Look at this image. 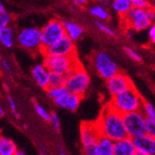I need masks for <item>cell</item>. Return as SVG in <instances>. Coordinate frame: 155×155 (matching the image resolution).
Wrapping results in <instances>:
<instances>
[{"mask_svg": "<svg viewBox=\"0 0 155 155\" xmlns=\"http://www.w3.org/2000/svg\"><path fill=\"white\" fill-rule=\"evenodd\" d=\"M106 87L111 97H114L133 87L134 84L127 75L120 72L114 77L106 81Z\"/></svg>", "mask_w": 155, "mask_h": 155, "instance_id": "cell-11", "label": "cell"}, {"mask_svg": "<svg viewBox=\"0 0 155 155\" xmlns=\"http://www.w3.org/2000/svg\"><path fill=\"white\" fill-rule=\"evenodd\" d=\"M17 151V146L12 139L6 137H0V155H15Z\"/></svg>", "mask_w": 155, "mask_h": 155, "instance_id": "cell-19", "label": "cell"}, {"mask_svg": "<svg viewBox=\"0 0 155 155\" xmlns=\"http://www.w3.org/2000/svg\"><path fill=\"white\" fill-rule=\"evenodd\" d=\"M101 133L96 122H84L80 126V141L82 147H88L97 143Z\"/></svg>", "mask_w": 155, "mask_h": 155, "instance_id": "cell-12", "label": "cell"}, {"mask_svg": "<svg viewBox=\"0 0 155 155\" xmlns=\"http://www.w3.org/2000/svg\"><path fill=\"white\" fill-rule=\"evenodd\" d=\"M43 56H77L74 41L67 35L61 38L57 43L41 51Z\"/></svg>", "mask_w": 155, "mask_h": 155, "instance_id": "cell-10", "label": "cell"}, {"mask_svg": "<svg viewBox=\"0 0 155 155\" xmlns=\"http://www.w3.org/2000/svg\"><path fill=\"white\" fill-rule=\"evenodd\" d=\"M144 101H145L140 96L139 92L135 87H133L128 90L111 97L109 104L124 115L130 112L141 110Z\"/></svg>", "mask_w": 155, "mask_h": 155, "instance_id": "cell-2", "label": "cell"}, {"mask_svg": "<svg viewBox=\"0 0 155 155\" xmlns=\"http://www.w3.org/2000/svg\"><path fill=\"white\" fill-rule=\"evenodd\" d=\"M82 154L83 155H101L100 148L97 143L95 145H91L88 147H82Z\"/></svg>", "mask_w": 155, "mask_h": 155, "instance_id": "cell-28", "label": "cell"}, {"mask_svg": "<svg viewBox=\"0 0 155 155\" xmlns=\"http://www.w3.org/2000/svg\"><path fill=\"white\" fill-rule=\"evenodd\" d=\"M8 106H9V108H10V110H11V112L12 114L15 115V117L17 118V119H19L20 118V114L18 112V110H17V105H16V101H15V100L11 97V96H8Z\"/></svg>", "mask_w": 155, "mask_h": 155, "instance_id": "cell-34", "label": "cell"}, {"mask_svg": "<svg viewBox=\"0 0 155 155\" xmlns=\"http://www.w3.org/2000/svg\"><path fill=\"white\" fill-rule=\"evenodd\" d=\"M18 44L29 51L42 50V30L37 27H26L16 36Z\"/></svg>", "mask_w": 155, "mask_h": 155, "instance_id": "cell-8", "label": "cell"}, {"mask_svg": "<svg viewBox=\"0 0 155 155\" xmlns=\"http://www.w3.org/2000/svg\"><path fill=\"white\" fill-rule=\"evenodd\" d=\"M137 151L134 140L129 137L114 141V155H136Z\"/></svg>", "mask_w": 155, "mask_h": 155, "instance_id": "cell-16", "label": "cell"}, {"mask_svg": "<svg viewBox=\"0 0 155 155\" xmlns=\"http://www.w3.org/2000/svg\"><path fill=\"white\" fill-rule=\"evenodd\" d=\"M132 6L133 8L142 9H148L150 7H151L148 0H132Z\"/></svg>", "mask_w": 155, "mask_h": 155, "instance_id": "cell-33", "label": "cell"}, {"mask_svg": "<svg viewBox=\"0 0 155 155\" xmlns=\"http://www.w3.org/2000/svg\"><path fill=\"white\" fill-rule=\"evenodd\" d=\"M66 83V76L56 74V73H51L50 74V78H49V87H63L65 86Z\"/></svg>", "mask_w": 155, "mask_h": 155, "instance_id": "cell-23", "label": "cell"}, {"mask_svg": "<svg viewBox=\"0 0 155 155\" xmlns=\"http://www.w3.org/2000/svg\"><path fill=\"white\" fill-rule=\"evenodd\" d=\"M52 125L53 129L56 132H59L61 130V120L59 115L56 114V112H51V118H50V122H49Z\"/></svg>", "mask_w": 155, "mask_h": 155, "instance_id": "cell-31", "label": "cell"}, {"mask_svg": "<svg viewBox=\"0 0 155 155\" xmlns=\"http://www.w3.org/2000/svg\"><path fill=\"white\" fill-rule=\"evenodd\" d=\"M101 155H114V141L106 137L101 136L97 141Z\"/></svg>", "mask_w": 155, "mask_h": 155, "instance_id": "cell-20", "label": "cell"}, {"mask_svg": "<svg viewBox=\"0 0 155 155\" xmlns=\"http://www.w3.org/2000/svg\"><path fill=\"white\" fill-rule=\"evenodd\" d=\"M59 155H67V154H66L65 152H61H61H59Z\"/></svg>", "mask_w": 155, "mask_h": 155, "instance_id": "cell-45", "label": "cell"}, {"mask_svg": "<svg viewBox=\"0 0 155 155\" xmlns=\"http://www.w3.org/2000/svg\"><path fill=\"white\" fill-rule=\"evenodd\" d=\"M124 122L129 137L135 138L146 134V116L142 110L124 114Z\"/></svg>", "mask_w": 155, "mask_h": 155, "instance_id": "cell-9", "label": "cell"}, {"mask_svg": "<svg viewBox=\"0 0 155 155\" xmlns=\"http://www.w3.org/2000/svg\"><path fill=\"white\" fill-rule=\"evenodd\" d=\"M91 61L98 75L106 81L120 73L117 63L112 61L106 52L98 51L94 53L91 58Z\"/></svg>", "mask_w": 155, "mask_h": 155, "instance_id": "cell-5", "label": "cell"}, {"mask_svg": "<svg viewBox=\"0 0 155 155\" xmlns=\"http://www.w3.org/2000/svg\"><path fill=\"white\" fill-rule=\"evenodd\" d=\"M11 20H12V17L7 10L0 13V28L9 26Z\"/></svg>", "mask_w": 155, "mask_h": 155, "instance_id": "cell-29", "label": "cell"}, {"mask_svg": "<svg viewBox=\"0 0 155 155\" xmlns=\"http://www.w3.org/2000/svg\"><path fill=\"white\" fill-rule=\"evenodd\" d=\"M96 26H97V28L98 30H101V32H103V33H105L106 35H110V36H111V37H114L115 35H116V34H115V32L114 31V29H111V28L110 27V26H108L107 24H105L103 21H96Z\"/></svg>", "mask_w": 155, "mask_h": 155, "instance_id": "cell-27", "label": "cell"}, {"mask_svg": "<svg viewBox=\"0 0 155 155\" xmlns=\"http://www.w3.org/2000/svg\"><path fill=\"white\" fill-rule=\"evenodd\" d=\"M46 91L49 98H51L53 101H56L57 98L61 97L63 94L68 92V89L66 88L65 86H63V87H48Z\"/></svg>", "mask_w": 155, "mask_h": 155, "instance_id": "cell-24", "label": "cell"}, {"mask_svg": "<svg viewBox=\"0 0 155 155\" xmlns=\"http://www.w3.org/2000/svg\"><path fill=\"white\" fill-rule=\"evenodd\" d=\"M42 50L57 43L66 36V32L61 20L51 19L42 28ZM41 50V51H42Z\"/></svg>", "mask_w": 155, "mask_h": 155, "instance_id": "cell-6", "label": "cell"}, {"mask_svg": "<svg viewBox=\"0 0 155 155\" xmlns=\"http://www.w3.org/2000/svg\"><path fill=\"white\" fill-rule=\"evenodd\" d=\"M0 41L5 48H10L15 43V35L13 28L10 26L0 28Z\"/></svg>", "mask_w": 155, "mask_h": 155, "instance_id": "cell-18", "label": "cell"}, {"mask_svg": "<svg viewBox=\"0 0 155 155\" xmlns=\"http://www.w3.org/2000/svg\"><path fill=\"white\" fill-rule=\"evenodd\" d=\"M142 111L144 112L146 118L155 121V108L153 107V105L151 103L144 101V104L142 107Z\"/></svg>", "mask_w": 155, "mask_h": 155, "instance_id": "cell-26", "label": "cell"}, {"mask_svg": "<svg viewBox=\"0 0 155 155\" xmlns=\"http://www.w3.org/2000/svg\"><path fill=\"white\" fill-rule=\"evenodd\" d=\"M146 134L155 137V121L146 118Z\"/></svg>", "mask_w": 155, "mask_h": 155, "instance_id": "cell-32", "label": "cell"}, {"mask_svg": "<svg viewBox=\"0 0 155 155\" xmlns=\"http://www.w3.org/2000/svg\"><path fill=\"white\" fill-rule=\"evenodd\" d=\"M124 50L125 54L127 55L131 60H133L134 61H137V62L141 61V57H140V55H138L137 53V51L134 50L133 48H131L129 47H124Z\"/></svg>", "mask_w": 155, "mask_h": 155, "instance_id": "cell-30", "label": "cell"}, {"mask_svg": "<svg viewBox=\"0 0 155 155\" xmlns=\"http://www.w3.org/2000/svg\"><path fill=\"white\" fill-rule=\"evenodd\" d=\"M39 155H48L45 151H40L39 152Z\"/></svg>", "mask_w": 155, "mask_h": 155, "instance_id": "cell-44", "label": "cell"}, {"mask_svg": "<svg viewBox=\"0 0 155 155\" xmlns=\"http://www.w3.org/2000/svg\"><path fill=\"white\" fill-rule=\"evenodd\" d=\"M96 124L101 135L114 141L128 137L124 126V115L112 108L109 103L102 109Z\"/></svg>", "mask_w": 155, "mask_h": 155, "instance_id": "cell-1", "label": "cell"}, {"mask_svg": "<svg viewBox=\"0 0 155 155\" xmlns=\"http://www.w3.org/2000/svg\"><path fill=\"white\" fill-rule=\"evenodd\" d=\"M127 29L135 32L144 31L151 27V21L148 15L147 9L132 8L124 16L121 17Z\"/></svg>", "mask_w": 155, "mask_h": 155, "instance_id": "cell-7", "label": "cell"}, {"mask_svg": "<svg viewBox=\"0 0 155 155\" xmlns=\"http://www.w3.org/2000/svg\"><path fill=\"white\" fill-rule=\"evenodd\" d=\"M43 63L51 73L65 76L81 64L77 56H44Z\"/></svg>", "mask_w": 155, "mask_h": 155, "instance_id": "cell-4", "label": "cell"}, {"mask_svg": "<svg viewBox=\"0 0 155 155\" xmlns=\"http://www.w3.org/2000/svg\"><path fill=\"white\" fill-rule=\"evenodd\" d=\"M90 84V76L84 68L79 64L66 76L65 87L69 92L81 97L86 95Z\"/></svg>", "mask_w": 155, "mask_h": 155, "instance_id": "cell-3", "label": "cell"}, {"mask_svg": "<svg viewBox=\"0 0 155 155\" xmlns=\"http://www.w3.org/2000/svg\"><path fill=\"white\" fill-rule=\"evenodd\" d=\"M4 114H5V111H4V109H3V107L1 106V107H0V116L3 117V116H4Z\"/></svg>", "mask_w": 155, "mask_h": 155, "instance_id": "cell-40", "label": "cell"}, {"mask_svg": "<svg viewBox=\"0 0 155 155\" xmlns=\"http://www.w3.org/2000/svg\"><path fill=\"white\" fill-rule=\"evenodd\" d=\"M97 1H98V2H101V3H102V4L107 5V4H109V3H110V0H97Z\"/></svg>", "mask_w": 155, "mask_h": 155, "instance_id": "cell-39", "label": "cell"}, {"mask_svg": "<svg viewBox=\"0 0 155 155\" xmlns=\"http://www.w3.org/2000/svg\"><path fill=\"white\" fill-rule=\"evenodd\" d=\"M34 108L36 111V114L46 122H50L51 118V112H49L43 105H41L39 102H34Z\"/></svg>", "mask_w": 155, "mask_h": 155, "instance_id": "cell-25", "label": "cell"}, {"mask_svg": "<svg viewBox=\"0 0 155 155\" xmlns=\"http://www.w3.org/2000/svg\"><path fill=\"white\" fill-rule=\"evenodd\" d=\"M147 12H148V15H149L151 22H154L155 21V8L154 7H150L147 9Z\"/></svg>", "mask_w": 155, "mask_h": 155, "instance_id": "cell-36", "label": "cell"}, {"mask_svg": "<svg viewBox=\"0 0 155 155\" xmlns=\"http://www.w3.org/2000/svg\"><path fill=\"white\" fill-rule=\"evenodd\" d=\"M81 96L72 93V92H66L61 97L54 101V103L60 108L65 109L69 111H75L80 106L81 101H82Z\"/></svg>", "mask_w": 155, "mask_h": 155, "instance_id": "cell-13", "label": "cell"}, {"mask_svg": "<svg viewBox=\"0 0 155 155\" xmlns=\"http://www.w3.org/2000/svg\"><path fill=\"white\" fill-rule=\"evenodd\" d=\"M128 1H131V2H132V0H128Z\"/></svg>", "mask_w": 155, "mask_h": 155, "instance_id": "cell-47", "label": "cell"}, {"mask_svg": "<svg viewBox=\"0 0 155 155\" xmlns=\"http://www.w3.org/2000/svg\"><path fill=\"white\" fill-rule=\"evenodd\" d=\"M137 150L142 151L147 155H155V137L147 134L133 138Z\"/></svg>", "mask_w": 155, "mask_h": 155, "instance_id": "cell-15", "label": "cell"}, {"mask_svg": "<svg viewBox=\"0 0 155 155\" xmlns=\"http://www.w3.org/2000/svg\"><path fill=\"white\" fill-rule=\"evenodd\" d=\"M15 155H26L23 151H21V150H18L17 151V153L15 154Z\"/></svg>", "mask_w": 155, "mask_h": 155, "instance_id": "cell-42", "label": "cell"}, {"mask_svg": "<svg viewBox=\"0 0 155 155\" xmlns=\"http://www.w3.org/2000/svg\"><path fill=\"white\" fill-rule=\"evenodd\" d=\"M152 26H153V27H154V28H155V23H154V24H153V25H152Z\"/></svg>", "mask_w": 155, "mask_h": 155, "instance_id": "cell-46", "label": "cell"}, {"mask_svg": "<svg viewBox=\"0 0 155 155\" xmlns=\"http://www.w3.org/2000/svg\"><path fill=\"white\" fill-rule=\"evenodd\" d=\"M90 1H94V0H73L74 4L77 7H84Z\"/></svg>", "mask_w": 155, "mask_h": 155, "instance_id": "cell-35", "label": "cell"}, {"mask_svg": "<svg viewBox=\"0 0 155 155\" xmlns=\"http://www.w3.org/2000/svg\"><path fill=\"white\" fill-rule=\"evenodd\" d=\"M111 8L123 17L133 8V6L132 2L128 0H111Z\"/></svg>", "mask_w": 155, "mask_h": 155, "instance_id": "cell-21", "label": "cell"}, {"mask_svg": "<svg viewBox=\"0 0 155 155\" xmlns=\"http://www.w3.org/2000/svg\"><path fill=\"white\" fill-rule=\"evenodd\" d=\"M136 155H147V154H146V153H144V152H142V151L137 150V153H136Z\"/></svg>", "mask_w": 155, "mask_h": 155, "instance_id": "cell-43", "label": "cell"}, {"mask_svg": "<svg viewBox=\"0 0 155 155\" xmlns=\"http://www.w3.org/2000/svg\"><path fill=\"white\" fill-rule=\"evenodd\" d=\"M51 72L44 65V63H39L33 67L32 76L36 84L43 89H48L49 87V78Z\"/></svg>", "mask_w": 155, "mask_h": 155, "instance_id": "cell-14", "label": "cell"}, {"mask_svg": "<svg viewBox=\"0 0 155 155\" xmlns=\"http://www.w3.org/2000/svg\"><path fill=\"white\" fill-rule=\"evenodd\" d=\"M2 68L4 69V71L7 73H11V66L8 63V61H2Z\"/></svg>", "mask_w": 155, "mask_h": 155, "instance_id": "cell-38", "label": "cell"}, {"mask_svg": "<svg viewBox=\"0 0 155 155\" xmlns=\"http://www.w3.org/2000/svg\"><path fill=\"white\" fill-rule=\"evenodd\" d=\"M149 36L150 39L151 41L152 44H155V28L151 25V27L150 28V31H149Z\"/></svg>", "mask_w": 155, "mask_h": 155, "instance_id": "cell-37", "label": "cell"}, {"mask_svg": "<svg viewBox=\"0 0 155 155\" xmlns=\"http://www.w3.org/2000/svg\"><path fill=\"white\" fill-rule=\"evenodd\" d=\"M4 11H6V9H5V8H4V5L1 3V4H0V13H2V12H4Z\"/></svg>", "mask_w": 155, "mask_h": 155, "instance_id": "cell-41", "label": "cell"}, {"mask_svg": "<svg viewBox=\"0 0 155 155\" xmlns=\"http://www.w3.org/2000/svg\"><path fill=\"white\" fill-rule=\"evenodd\" d=\"M62 23L66 32V35L73 41L78 40L84 34V28L71 20H62Z\"/></svg>", "mask_w": 155, "mask_h": 155, "instance_id": "cell-17", "label": "cell"}, {"mask_svg": "<svg viewBox=\"0 0 155 155\" xmlns=\"http://www.w3.org/2000/svg\"><path fill=\"white\" fill-rule=\"evenodd\" d=\"M89 12L92 16L96 17L98 21H107L110 19V12L101 5H93L89 8Z\"/></svg>", "mask_w": 155, "mask_h": 155, "instance_id": "cell-22", "label": "cell"}]
</instances>
